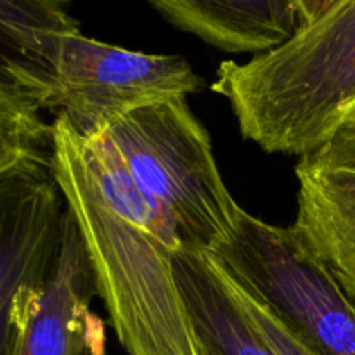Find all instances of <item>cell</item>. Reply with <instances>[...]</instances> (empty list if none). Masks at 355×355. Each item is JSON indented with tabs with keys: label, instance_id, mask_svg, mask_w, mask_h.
I'll use <instances>...</instances> for the list:
<instances>
[{
	"label": "cell",
	"instance_id": "1",
	"mask_svg": "<svg viewBox=\"0 0 355 355\" xmlns=\"http://www.w3.org/2000/svg\"><path fill=\"white\" fill-rule=\"evenodd\" d=\"M51 168L125 354L201 355L175 276L179 232L142 196L110 139H83L55 116Z\"/></svg>",
	"mask_w": 355,
	"mask_h": 355
},
{
	"label": "cell",
	"instance_id": "2",
	"mask_svg": "<svg viewBox=\"0 0 355 355\" xmlns=\"http://www.w3.org/2000/svg\"><path fill=\"white\" fill-rule=\"evenodd\" d=\"M211 90L263 151L305 156L324 146L355 113V0H336L246 62L224 61Z\"/></svg>",
	"mask_w": 355,
	"mask_h": 355
},
{
	"label": "cell",
	"instance_id": "3",
	"mask_svg": "<svg viewBox=\"0 0 355 355\" xmlns=\"http://www.w3.org/2000/svg\"><path fill=\"white\" fill-rule=\"evenodd\" d=\"M104 135L142 196L175 225L184 248L217 253L231 241L241 207L186 97L132 111Z\"/></svg>",
	"mask_w": 355,
	"mask_h": 355
},
{
	"label": "cell",
	"instance_id": "4",
	"mask_svg": "<svg viewBox=\"0 0 355 355\" xmlns=\"http://www.w3.org/2000/svg\"><path fill=\"white\" fill-rule=\"evenodd\" d=\"M214 255L315 355H355V302L293 225L241 208L234 236Z\"/></svg>",
	"mask_w": 355,
	"mask_h": 355
},
{
	"label": "cell",
	"instance_id": "5",
	"mask_svg": "<svg viewBox=\"0 0 355 355\" xmlns=\"http://www.w3.org/2000/svg\"><path fill=\"white\" fill-rule=\"evenodd\" d=\"M201 85L182 55L128 51L71 31L55 42L42 110L83 139H97L132 111L186 97Z\"/></svg>",
	"mask_w": 355,
	"mask_h": 355
},
{
	"label": "cell",
	"instance_id": "6",
	"mask_svg": "<svg viewBox=\"0 0 355 355\" xmlns=\"http://www.w3.org/2000/svg\"><path fill=\"white\" fill-rule=\"evenodd\" d=\"M64 217L51 156L0 172V355H12L17 326L54 269Z\"/></svg>",
	"mask_w": 355,
	"mask_h": 355
},
{
	"label": "cell",
	"instance_id": "7",
	"mask_svg": "<svg viewBox=\"0 0 355 355\" xmlns=\"http://www.w3.org/2000/svg\"><path fill=\"white\" fill-rule=\"evenodd\" d=\"M96 295L85 246L66 208L54 269L17 326L12 355H106L103 322L90 312Z\"/></svg>",
	"mask_w": 355,
	"mask_h": 355
},
{
	"label": "cell",
	"instance_id": "8",
	"mask_svg": "<svg viewBox=\"0 0 355 355\" xmlns=\"http://www.w3.org/2000/svg\"><path fill=\"white\" fill-rule=\"evenodd\" d=\"M293 227L355 302V134L300 156Z\"/></svg>",
	"mask_w": 355,
	"mask_h": 355
},
{
	"label": "cell",
	"instance_id": "9",
	"mask_svg": "<svg viewBox=\"0 0 355 355\" xmlns=\"http://www.w3.org/2000/svg\"><path fill=\"white\" fill-rule=\"evenodd\" d=\"M173 263L201 355H277L214 253L184 248Z\"/></svg>",
	"mask_w": 355,
	"mask_h": 355
},
{
	"label": "cell",
	"instance_id": "10",
	"mask_svg": "<svg viewBox=\"0 0 355 355\" xmlns=\"http://www.w3.org/2000/svg\"><path fill=\"white\" fill-rule=\"evenodd\" d=\"M170 23L225 52L270 51L300 26L297 0H149Z\"/></svg>",
	"mask_w": 355,
	"mask_h": 355
},
{
	"label": "cell",
	"instance_id": "11",
	"mask_svg": "<svg viewBox=\"0 0 355 355\" xmlns=\"http://www.w3.org/2000/svg\"><path fill=\"white\" fill-rule=\"evenodd\" d=\"M80 31L69 0H0V80L42 107L55 42Z\"/></svg>",
	"mask_w": 355,
	"mask_h": 355
},
{
	"label": "cell",
	"instance_id": "12",
	"mask_svg": "<svg viewBox=\"0 0 355 355\" xmlns=\"http://www.w3.org/2000/svg\"><path fill=\"white\" fill-rule=\"evenodd\" d=\"M42 111L33 97L0 80V172L51 156L52 123Z\"/></svg>",
	"mask_w": 355,
	"mask_h": 355
},
{
	"label": "cell",
	"instance_id": "13",
	"mask_svg": "<svg viewBox=\"0 0 355 355\" xmlns=\"http://www.w3.org/2000/svg\"><path fill=\"white\" fill-rule=\"evenodd\" d=\"M234 284L243 305L248 311L250 318L259 326L262 335L266 336L269 345L276 350L277 355H315L266 304H262L259 298L250 295L236 281Z\"/></svg>",
	"mask_w": 355,
	"mask_h": 355
},
{
	"label": "cell",
	"instance_id": "14",
	"mask_svg": "<svg viewBox=\"0 0 355 355\" xmlns=\"http://www.w3.org/2000/svg\"><path fill=\"white\" fill-rule=\"evenodd\" d=\"M333 2H336V0H297L300 24L311 23L319 14L324 12Z\"/></svg>",
	"mask_w": 355,
	"mask_h": 355
},
{
	"label": "cell",
	"instance_id": "15",
	"mask_svg": "<svg viewBox=\"0 0 355 355\" xmlns=\"http://www.w3.org/2000/svg\"><path fill=\"white\" fill-rule=\"evenodd\" d=\"M340 130H347V132H350V134H355V113L345 121V123L342 125V128H340Z\"/></svg>",
	"mask_w": 355,
	"mask_h": 355
}]
</instances>
